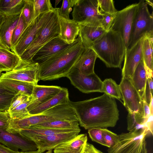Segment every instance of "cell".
Wrapping results in <instances>:
<instances>
[{
    "mask_svg": "<svg viewBox=\"0 0 153 153\" xmlns=\"http://www.w3.org/2000/svg\"><path fill=\"white\" fill-rule=\"evenodd\" d=\"M68 104L74 110L80 126L85 129L114 127L119 119V111L114 98L102 95Z\"/></svg>",
    "mask_w": 153,
    "mask_h": 153,
    "instance_id": "cell-1",
    "label": "cell"
},
{
    "mask_svg": "<svg viewBox=\"0 0 153 153\" xmlns=\"http://www.w3.org/2000/svg\"><path fill=\"white\" fill-rule=\"evenodd\" d=\"M84 50L79 36L66 48L39 63V79L51 80L66 77Z\"/></svg>",
    "mask_w": 153,
    "mask_h": 153,
    "instance_id": "cell-2",
    "label": "cell"
},
{
    "mask_svg": "<svg viewBox=\"0 0 153 153\" xmlns=\"http://www.w3.org/2000/svg\"><path fill=\"white\" fill-rule=\"evenodd\" d=\"M91 48L107 67L121 68L126 48L122 38L117 32L110 29L106 31Z\"/></svg>",
    "mask_w": 153,
    "mask_h": 153,
    "instance_id": "cell-3",
    "label": "cell"
},
{
    "mask_svg": "<svg viewBox=\"0 0 153 153\" xmlns=\"http://www.w3.org/2000/svg\"><path fill=\"white\" fill-rule=\"evenodd\" d=\"M60 120L78 121L74 110L69 104L56 105L38 114L20 119H10L7 130L11 133H18L33 125Z\"/></svg>",
    "mask_w": 153,
    "mask_h": 153,
    "instance_id": "cell-4",
    "label": "cell"
},
{
    "mask_svg": "<svg viewBox=\"0 0 153 153\" xmlns=\"http://www.w3.org/2000/svg\"><path fill=\"white\" fill-rule=\"evenodd\" d=\"M58 8L55 10L35 39L20 56L25 62H34L33 58L38 50L52 39L58 36L60 26L58 15Z\"/></svg>",
    "mask_w": 153,
    "mask_h": 153,
    "instance_id": "cell-5",
    "label": "cell"
},
{
    "mask_svg": "<svg viewBox=\"0 0 153 153\" xmlns=\"http://www.w3.org/2000/svg\"><path fill=\"white\" fill-rule=\"evenodd\" d=\"M149 132L146 129L122 133L116 144L108 148V153H147L146 138Z\"/></svg>",
    "mask_w": 153,
    "mask_h": 153,
    "instance_id": "cell-6",
    "label": "cell"
},
{
    "mask_svg": "<svg viewBox=\"0 0 153 153\" xmlns=\"http://www.w3.org/2000/svg\"><path fill=\"white\" fill-rule=\"evenodd\" d=\"M138 7L133 21L129 44L130 48L144 37H153V17L144 0L138 3Z\"/></svg>",
    "mask_w": 153,
    "mask_h": 153,
    "instance_id": "cell-7",
    "label": "cell"
},
{
    "mask_svg": "<svg viewBox=\"0 0 153 153\" xmlns=\"http://www.w3.org/2000/svg\"><path fill=\"white\" fill-rule=\"evenodd\" d=\"M71 14L72 20L79 25L101 27L102 16L98 0H79L73 7Z\"/></svg>",
    "mask_w": 153,
    "mask_h": 153,
    "instance_id": "cell-8",
    "label": "cell"
},
{
    "mask_svg": "<svg viewBox=\"0 0 153 153\" xmlns=\"http://www.w3.org/2000/svg\"><path fill=\"white\" fill-rule=\"evenodd\" d=\"M138 7V3L133 4L117 11L109 29L120 35L126 49L128 46L132 24Z\"/></svg>",
    "mask_w": 153,
    "mask_h": 153,
    "instance_id": "cell-9",
    "label": "cell"
},
{
    "mask_svg": "<svg viewBox=\"0 0 153 153\" xmlns=\"http://www.w3.org/2000/svg\"><path fill=\"white\" fill-rule=\"evenodd\" d=\"M55 9V8L52 11L41 14L34 19L24 30L11 51L20 57L34 40Z\"/></svg>",
    "mask_w": 153,
    "mask_h": 153,
    "instance_id": "cell-10",
    "label": "cell"
},
{
    "mask_svg": "<svg viewBox=\"0 0 153 153\" xmlns=\"http://www.w3.org/2000/svg\"><path fill=\"white\" fill-rule=\"evenodd\" d=\"M66 77L72 85L82 93H102V81L95 72L84 75L74 67Z\"/></svg>",
    "mask_w": 153,
    "mask_h": 153,
    "instance_id": "cell-11",
    "label": "cell"
},
{
    "mask_svg": "<svg viewBox=\"0 0 153 153\" xmlns=\"http://www.w3.org/2000/svg\"><path fill=\"white\" fill-rule=\"evenodd\" d=\"M124 105L128 112L143 114V100L130 79L122 77L119 85Z\"/></svg>",
    "mask_w": 153,
    "mask_h": 153,
    "instance_id": "cell-12",
    "label": "cell"
},
{
    "mask_svg": "<svg viewBox=\"0 0 153 153\" xmlns=\"http://www.w3.org/2000/svg\"><path fill=\"white\" fill-rule=\"evenodd\" d=\"M39 64L33 62H28L22 60L20 65L15 69L5 73H2L0 79L15 80L37 85Z\"/></svg>",
    "mask_w": 153,
    "mask_h": 153,
    "instance_id": "cell-13",
    "label": "cell"
},
{
    "mask_svg": "<svg viewBox=\"0 0 153 153\" xmlns=\"http://www.w3.org/2000/svg\"><path fill=\"white\" fill-rule=\"evenodd\" d=\"M6 128H0V143L15 151L20 149L23 152L36 151L37 146L32 140L19 132L12 133Z\"/></svg>",
    "mask_w": 153,
    "mask_h": 153,
    "instance_id": "cell-14",
    "label": "cell"
},
{
    "mask_svg": "<svg viewBox=\"0 0 153 153\" xmlns=\"http://www.w3.org/2000/svg\"><path fill=\"white\" fill-rule=\"evenodd\" d=\"M80 131L79 129L69 132L48 135L33 136L27 138L35 143L38 152L42 153L46 150H52L59 145L73 139L79 134Z\"/></svg>",
    "mask_w": 153,
    "mask_h": 153,
    "instance_id": "cell-15",
    "label": "cell"
},
{
    "mask_svg": "<svg viewBox=\"0 0 153 153\" xmlns=\"http://www.w3.org/2000/svg\"><path fill=\"white\" fill-rule=\"evenodd\" d=\"M145 37L142 38L131 47L125 49L122 77L130 79L142 59V48Z\"/></svg>",
    "mask_w": 153,
    "mask_h": 153,
    "instance_id": "cell-16",
    "label": "cell"
},
{
    "mask_svg": "<svg viewBox=\"0 0 153 153\" xmlns=\"http://www.w3.org/2000/svg\"><path fill=\"white\" fill-rule=\"evenodd\" d=\"M62 88L56 86L35 85L31 100L27 107L28 111L29 112L53 97L59 92Z\"/></svg>",
    "mask_w": 153,
    "mask_h": 153,
    "instance_id": "cell-17",
    "label": "cell"
},
{
    "mask_svg": "<svg viewBox=\"0 0 153 153\" xmlns=\"http://www.w3.org/2000/svg\"><path fill=\"white\" fill-rule=\"evenodd\" d=\"M21 13L6 15L0 24V47L11 51V37Z\"/></svg>",
    "mask_w": 153,
    "mask_h": 153,
    "instance_id": "cell-18",
    "label": "cell"
},
{
    "mask_svg": "<svg viewBox=\"0 0 153 153\" xmlns=\"http://www.w3.org/2000/svg\"><path fill=\"white\" fill-rule=\"evenodd\" d=\"M69 45L61 39L58 36L42 47L34 55L33 60L39 63L62 51Z\"/></svg>",
    "mask_w": 153,
    "mask_h": 153,
    "instance_id": "cell-19",
    "label": "cell"
},
{
    "mask_svg": "<svg viewBox=\"0 0 153 153\" xmlns=\"http://www.w3.org/2000/svg\"><path fill=\"white\" fill-rule=\"evenodd\" d=\"M59 20L60 26L59 37L68 44H72L79 34V25L72 19H67L59 16Z\"/></svg>",
    "mask_w": 153,
    "mask_h": 153,
    "instance_id": "cell-20",
    "label": "cell"
},
{
    "mask_svg": "<svg viewBox=\"0 0 153 153\" xmlns=\"http://www.w3.org/2000/svg\"><path fill=\"white\" fill-rule=\"evenodd\" d=\"M87 140V134H78L73 139L57 146L54 149L53 153H84Z\"/></svg>",
    "mask_w": 153,
    "mask_h": 153,
    "instance_id": "cell-21",
    "label": "cell"
},
{
    "mask_svg": "<svg viewBox=\"0 0 153 153\" xmlns=\"http://www.w3.org/2000/svg\"><path fill=\"white\" fill-rule=\"evenodd\" d=\"M70 100L68 89L62 88L56 95L28 112L31 115L38 114L56 105L68 104Z\"/></svg>",
    "mask_w": 153,
    "mask_h": 153,
    "instance_id": "cell-22",
    "label": "cell"
},
{
    "mask_svg": "<svg viewBox=\"0 0 153 153\" xmlns=\"http://www.w3.org/2000/svg\"><path fill=\"white\" fill-rule=\"evenodd\" d=\"M97 58L96 53L91 48H85L74 67L84 75L92 74L94 73V67Z\"/></svg>",
    "mask_w": 153,
    "mask_h": 153,
    "instance_id": "cell-23",
    "label": "cell"
},
{
    "mask_svg": "<svg viewBox=\"0 0 153 153\" xmlns=\"http://www.w3.org/2000/svg\"><path fill=\"white\" fill-rule=\"evenodd\" d=\"M106 32L101 27L79 25V36L85 48H91L93 43Z\"/></svg>",
    "mask_w": 153,
    "mask_h": 153,
    "instance_id": "cell-24",
    "label": "cell"
},
{
    "mask_svg": "<svg viewBox=\"0 0 153 153\" xmlns=\"http://www.w3.org/2000/svg\"><path fill=\"white\" fill-rule=\"evenodd\" d=\"M22 60L14 53L0 47V71L6 72L12 71L20 64Z\"/></svg>",
    "mask_w": 153,
    "mask_h": 153,
    "instance_id": "cell-25",
    "label": "cell"
},
{
    "mask_svg": "<svg viewBox=\"0 0 153 153\" xmlns=\"http://www.w3.org/2000/svg\"><path fill=\"white\" fill-rule=\"evenodd\" d=\"M147 79V73L142 59L130 79L143 100L144 98Z\"/></svg>",
    "mask_w": 153,
    "mask_h": 153,
    "instance_id": "cell-26",
    "label": "cell"
},
{
    "mask_svg": "<svg viewBox=\"0 0 153 153\" xmlns=\"http://www.w3.org/2000/svg\"><path fill=\"white\" fill-rule=\"evenodd\" d=\"M0 83L6 89L15 94H23L31 97L34 84L15 80L0 79Z\"/></svg>",
    "mask_w": 153,
    "mask_h": 153,
    "instance_id": "cell-27",
    "label": "cell"
},
{
    "mask_svg": "<svg viewBox=\"0 0 153 153\" xmlns=\"http://www.w3.org/2000/svg\"><path fill=\"white\" fill-rule=\"evenodd\" d=\"M153 37H146L142 46V58L146 70L147 78L153 77Z\"/></svg>",
    "mask_w": 153,
    "mask_h": 153,
    "instance_id": "cell-28",
    "label": "cell"
},
{
    "mask_svg": "<svg viewBox=\"0 0 153 153\" xmlns=\"http://www.w3.org/2000/svg\"><path fill=\"white\" fill-rule=\"evenodd\" d=\"M77 130L78 129H55L39 128L31 126L28 128L20 130L18 132H19L22 135L27 137L33 136L51 135L56 134L71 132Z\"/></svg>",
    "mask_w": 153,
    "mask_h": 153,
    "instance_id": "cell-29",
    "label": "cell"
},
{
    "mask_svg": "<svg viewBox=\"0 0 153 153\" xmlns=\"http://www.w3.org/2000/svg\"><path fill=\"white\" fill-rule=\"evenodd\" d=\"M79 122L77 120H56L41 123L33 125L39 128H48L55 129H80Z\"/></svg>",
    "mask_w": 153,
    "mask_h": 153,
    "instance_id": "cell-30",
    "label": "cell"
},
{
    "mask_svg": "<svg viewBox=\"0 0 153 153\" xmlns=\"http://www.w3.org/2000/svg\"><path fill=\"white\" fill-rule=\"evenodd\" d=\"M127 119V129L129 132L142 129H146L147 130L146 122L143 118L142 114L128 113Z\"/></svg>",
    "mask_w": 153,
    "mask_h": 153,
    "instance_id": "cell-31",
    "label": "cell"
},
{
    "mask_svg": "<svg viewBox=\"0 0 153 153\" xmlns=\"http://www.w3.org/2000/svg\"><path fill=\"white\" fill-rule=\"evenodd\" d=\"M102 92L119 100H122L119 85L111 78L106 79L102 82Z\"/></svg>",
    "mask_w": 153,
    "mask_h": 153,
    "instance_id": "cell-32",
    "label": "cell"
},
{
    "mask_svg": "<svg viewBox=\"0 0 153 153\" xmlns=\"http://www.w3.org/2000/svg\"><path fill=\"white\" fill-rule=\"evenodd\" d=\"M34 19L40 14L53 10L50 0H33Z\"/></svg>",
    "mask_w": 153,
    "mask_h": 153,
    "instance_id": "cell-33",
    "label": "cell"
},
{
    "mask_svg": "<svg viewBox=\"0 0 153 153\" xmlns=\"http://www.w3.org/2000/svg\"><path fill=\"white\" fill-rule=\"evenodd\" d=\"M31 100L20 104L8 112L10 119H20L31 116L27 109Z\"/></svg>",
    "mask_w": 153,
    "mask_h": 153,
    "instance_id": "cell-34",
    "label": "cell"
},
{
    "mask_svg": "<svg viewBox=\"0 0 153 153\" xmlns=\"http://www.w3.org/2000/svg\"><path fill=\"white\" fill-rule=\"evenodd\" d=\"M22 13L27 26L34 19L33 0H24Z\"/></svg>",
    "mask_w": 153,
    "mask_h": 153,
    "instance_id": "cell-35",
    "label": "cell"
},
{
    "mask_svg": "<svg viewBox=\"0 0 153 153\" xmlns=\"http://www.w3.org/2000/svg\"><path fill=\"white\" fill-rule=\"evenodd\" d=\"M24 0H12L6 7L1 10L6 15H13L21 13L23 6Z\"/></svg>",
    "mask_w": 153,
    "mask_h": 153,
    "instance_id": "cell-36",
    "label": "cell"
},
{
    "mask_svg": "<svg viewBox=\"0 0 153 153\" xmlns=\"http://www.w3.org/2000/svg\"><path fill=\"white\" fill-rule=\"evenodd\" d=\"M79 0H64L62 6L58 8V15L59 16L67 19H70L69 14L74 7L79 1Z\"/></svg>",
    "mask_w": 153,
    "mask_h": 153,
    "instance_id": "cell-37",
    "label": "cell"
},
{
    "mask_svg": "<svg viewBox=\"0 0 153 153\" xmlns=\"http://www.w3.org/2000/svg\"><path fill=\"white\" fill-rule=\"evenodd\" d=\"M27 26L21 12L18 22L12 33L11 39L12 48Z\"/></svg>",
    "mask_w": 153,
    "mask_h": 153,
    "instance_id": "cell-38",
    "label": "cell"
},
{
    "mask_svg": "<svg viewBox=\"0 0 153 153\" xmlns=\"http://www.w3.org/2000/svg\"><path fill=\"white\" fill-rule=\"evenodd\" d=\"M98 6L100 13L113 14L118 11L114 5L113 0H98Z\"/></svg>",
    "mask_w": 153,
    "mask_h": 153,
    "instance_id": "cell-39",
    "label": "cell"
},
{
    "mask_svg": "<svg viewBox=\"0 0 153 153\" xmlns=\"http://www.w3.org/2000/svg\"><path fill=\"white\" fill-rule=\"evenodd\" d=\"M102 135L106 146L110 148L114 146L117 142L118 135L109 131L106 128H102Z\"/></svg>",
    "mask_w": 153,
    "mask_h": 153,
    "instance_id": "cell-40",
    "label": "cell"
},
{
    "mask_svg": "<svg viewBox=\"0 0 153 153\" xmlns=\"http://www.w3.org/2000/svg\"><path fill=\"white\" fill-rule=\"evenodd\" d=\"M16 94L0 93V111L7 112Z\"/></svg>",
    "mask_w": 153,
    "mask_h": 153,
    "instance_id": "cell-41",
    "label": "cell"
},
{
    "mask_svg": "<svg viewBox=\"0 0 153 153\" xmlns=\"http://www.w3.org/2000/svg\"><path fill=\"white\" fill-rule=\"evenodd\" d=\"M88 133L92 141L106 146L103 137L102 128H91L88 129Z\"/></svg>",
    "mask_w": 153,
    "mask_h": 153,
    "instance_id": "cell-42",
    "label": "cell"
},
{
    "mask_svg": "<svg viewBox=\"0 0 153 153\" xmlns=\"http://www.w3.org/2000/svg\"><path fill=\"white\" fill-rule=\"evenodd\" d=\"M31 99V96H28L21 94H16L13 99L11 105L7 112L13 109L20 104L27 101L30 100Z\"/></svg>",
    "mask_w": 153,
    "mask_h": 153,
    "instance_id": "cell-43",
    "label": "cell"
},
{
    "mask_svg": "<svg viewBox=\"0 0 153 153\" xmlns=\"http://www.w3.org/2000/svg\"><path fill=\"white\" fill-rule=\"evenodd\" d=\"M117 13L113 14H101L102 20L101 26L106 31L109 30Z\"/></svg>",
    "mask_w": 153,
    "mask_h": 153,
    "instance_id": "cell-44",
    "label": "cell"
},
{
    "mask_svg": "<svg viewBox=\"0 0 153 153\" xmlns=\"http://www.w3.org/2000/svg\"><path fill=\"white\" fill-rule=\"evenodd\" d=\"M152 77H149L147 79L145 89L144 100L149 104L151 98L153 97V82Z\"/></svg>",
    "mask_w": 153,
    "mask_h": 153,
    "instance_id": "cell-45",
    "label": "cell"
},
{
    "mask_svg": "<svg viewBox=\"0 0 153 153\" xmlns=\"http://www.w3.org/2000/svg\"><path fill=\"white\" fill-rule=\"evenodd\" d=\"M143 115L144 119L146 122L149 117L152 115L151 114L150 111L148 104L144 100H143Z\"/></svg>",
    "mask_w": 153,
    "mask_h": 153,
    "instance_id": "cell-46",
    "label": "cell"
},
{
    "mask_svg": "<svg viewBox=\"0 0 153 153\" xmlns=\"http://www.w3.org/2000/svg\"><path fill=\"white\" fill-rule=\"evenodd\" d=\"M85 153H104L96 148L93 145L87 142L85 148Z\"/></svg>",
    "mask_w": 153,
    "mask_h": 153,
    "instance_id": "cell-47",
    "label": "cell"
},
{
    "mask_svg": "<svg viewBox=\"0 0 153 153\" xmlns=\"http://www.w3.org/2000/svg\"><path fill=\"white\" fill-rule=\"evenodd\" d=\"M10 120V116H0V128H7Z\"/></svg>",
    "mask_w": 153,
    "mask_h": 153,
    "instance_id": "cell-48",
    "label": "cell"
},
{
    "mask_svg": "<svg viewBox=\"0 0 153 153\" xmlns=\"http://www.w3.org/2000/svg\"><path fill=\"white\" fill-rule=\"evenodd\" d=\"M0 153H20V152L13 151L0 143Z\"/></svg>",
    "mask_w": 153,
    "mask_h": 153,
    "instance_id": "cell-49",
    "label": "cell"
},
{
    "mask_svg": "<svg viewBox=\"0 0 153 153\" xmlns=\"http://www.w3.org/2000/svg\"><path fill=\"white\" fill-rule=\"evenodd\" d=\"M12 0H1L0 3V9L1 10L6 7Z\"/></svg>",
    "mask_w": 153,
    "mask_h": 153,
    "instance_id": "cell-50",
    "label": "cell"
},
{
    "mask_svg": "<svg viewBox=\"0 0 153 153\" xmlns=\"http://www.w3.org/2000/svg\"><path fill=\"white\" fill-rule=\"evenodd\" d=\"M0 93H10L16 94L13 92L5 88L0 83Z\"/></svg>",
    "mask_w": 153,
    "mask_h": 153,
    "instance_id": "cell-51",
    "label": "cell"
},
{
    "mask_svg": "<svg viewBox=\"0 0 153 153\" xmlns=\"http://www.w3.org/2000/svg\"><path fill=\"white\" fill-rule=\"evenodd\" d=\"M153 98L152 97L149 104V107L150 111L151 114L153 115Z\"/></svg>",
    "mask_w": 153,
    "mask_h": 153,
    "instance_id": "cell-52",
    "label": "cell"
},
{
    "mask_svg": "<svg viewBox=\"0 0 153 153\" xmlns=\"http://www.w3.org/2000/svg\"><path fill=\"white\" fill-rule=\"evenodd\" d=\"M6 15V14L3 11L1 10H0V24L2 21L4 17Z\"/></svg>",
    "mask_w": 153,
    "mask_h": 153,
    "instance_id": "cell-53",
    "label": "cell"
},
{
    "mask_svg": "<svg viewBox=\"0 0 153 153\" xmlns=\"http://www.w3.org/2000/svg\"><path fill=\"white\" fill-rule=\"evenodd\" d=\"M9 115L7 112L0 111V116H9Z\"/></svg>",
    "mask_w": 153,
    "mask_h": 153,
    "instance_id": "cell-54",
    "label": "cell"
},
{
    "mask_svg": "<svg viewBox=\"0 0 153 153\" xmlns=\"http://www.w3.org/2000/svg\"><path fill=\"white\" fill-rule=\"evenodd\" d=\"M145 1L147 5H149L152 7H153V4L152 0H145Z\"/></svg>",
    "mask_w": 153,
    "mask_h": 153,
    "instance_id": "cell-55",
    "label": "cell"
},
{
    "mask_svg": "<svg viewBox=\"0 0 153 153\" xmlns=\"http://www.w3.org/2000/svg\"><path fill=\"white\" fill-rule=\"evenodd\" d=\"M20 153H39L37 150L34 151H29L27 152H20Z\"/></svg>",
    "mask_w": 153,
    "mask_h": 153,
    "instance_id": "cell-56",
    "label": "cell"
},
{
    "mask_svg": "<svg viewBox=\"0 0 153 153\" xmlns=\"http://www.w3.org/2000/svg\"><path fill=\"white\" fill-rule=\"evenodd\" d=\"M60 1H61V0H56L55 1V8H56V7L57 6V4H59V2Z\"/></svg>",
    "mask_w": 153,
    "mask_h": 153,
    "instance_id": "cell-57",
    "label": "cell"
},
{
    "mask_svg": "<svg viewBox=\"0 0 153 153\" xmlns=\"http://www.w3.org/2000/svg\"><path fill=\"white\" fill-rule=\"evenodd\" d=\"M45 153H53L52 152V150H48L47 152Z\"/></svg>",
    "mask_w": 153,
    "mask_h": 153,
    "instance_id": "cell-58",
    "label": "cell"
},
{
    "mask_svg": "<svg viewBox=\"0 0 153 153\" xmlns=\"http://www.w3.org/2000/svg\"><path fill=\"white\" fill-rule=\"evenodd\" d=\"M1 72L0 71V76L1 75Z\"/></svg>",
    "mask_w": 153,
    "mask_h": 153,
    "instance_id": "cell-59",
    "label": "cell"
},
{
    "mask_svg": "<svg viewBox=\"0 0 153 153\" xmlns=\"http://www.w3.org/2000/svg\"><path fill=\"white\" fill-rule=\"evenodd\" d=\"M1 0H0V2H1Z\"/></svg>",
    "mask_w": 153,
    "mask_h": 153,
    "instance_id": "cell-60",
    "label": "cell"
},
{
    "mask_svg": "<svg viewBox=\"0 0 153 153\" xmlns=\"http://www.w3.org/2000/svg\"></svg>",
    "mask_w": 153,
    "mask_h": 153,
    "instance_id": "cell-61",
    "label": "cell"
}]
</instances>
